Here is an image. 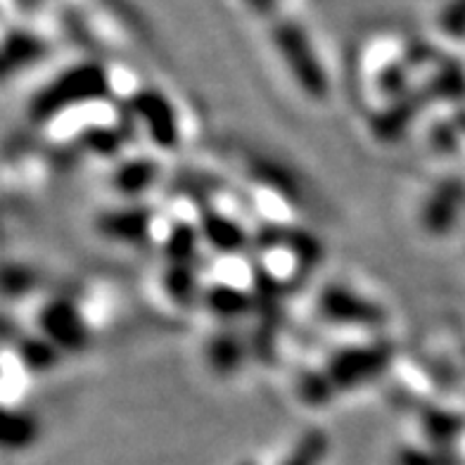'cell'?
<instances>
[{"instance_id": "7a4b0ae2", "label": "cell", "mask_w": 465, "mask_h": 465, "mask_svg": "<svg viewBox=\"0 0 465 465\" xmlns=\"http://www.w3.org/2000/svg\"><path fill=\"white\" fill-rule=\"evenodd\" d=\"M325 459V437L319 430H312L306 432L297 447L290 451V456L285 459L282 465H321V460Z\"/></svg>"}, {"instance_id": "6da1fadb", "label": "cell", "mask_w": 465, "mask_h": 465, "mask_svg": "<svg viewBox=\"0 0 465 465\" xmlns=\"http://www.w3.org/2000/svg\"><path fill=\"white\" fill-rule=\"evenodd\" d=\"M36 437V425L22 413L0 409V449L29 447Z\"/></svg>"}]
</instances>
